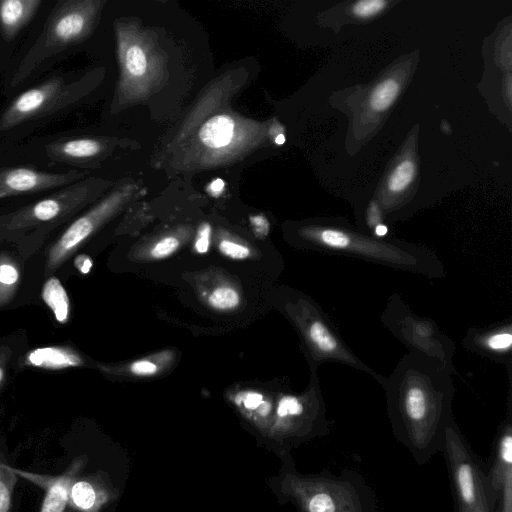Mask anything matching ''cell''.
<instances>
[{
  "label": "cell",
  "mask_w": 512,
  "mask_h": 512,
  "mask_svg": "<svg viewBox=\"0 0 512 512\" xmlns=\"http://www.w3.org/2000/svg\"><path fill=\"white\" fill-rule=\"evenodd\" d=\"M454 372L453 365L409 352L381 384L392 433L419 465L442 451L454 421Z\"/></svg>",
  "instance_id": "cell-1"
},
{
  "label": "cell",
  "mask_w": 512,
  "mask_h": 512,
  "mask_svg": "<svg viewBox=\"0 0 512 512\" xmlns=\"http://www.w3.org/2000/svg\"><path fill=\"white\" fill-rule=\"evenodd\" d=\"M270 487L281 504L291 503L297 512H378L373 490L356 471L345 469L300 473L291 453L282 455Z\"/></svg>",
  "instance_id": "cell-2"
},
{
  "label": "cell",
  "mask_w": 512,
  "mask_h": 512,
  "mask_svg": "<svg viewBox=\"0 0 512 512\" xmlns=\"http://www.w3.org/2000/svg\"><path fill=\"white\" fill-rule=\"evenodd\" d=\"M298 235L307 246L326 254L352 257L427 278L446 275L439 257L425 246L377 238L328 223L303 226Z\"/></svg>",
  "instance_id": "cell-3"
},
{
  "label": "cell",
  "mask_w": 512,
  "mask_h": 512,
  "mask_svg": "<svg viewBox=\"0 0 512 512\" xmlns=\"http://www.w3.org/2000/svg\"><path fill=\"white\" fill-rule=\"evenodd\" d=\"M103 2L61 0L50 12L34 44L15 69L11 87H17L46 60L85 40L92 32Z\"/></svg>",
  "instance_id": "cell-4"
},
{
  "label": "cell",
  "mask_w": 512,
  "mask_h": 512,
  "mask_svg": "<svg viewBox=\"0 0 512 512\" xmlns=\"http://www.w3.org/2000/svg\"><path fill=\"white\" fill-rule=\"evenodd\" d=\"M313 372L311 385L305 394H284L276 403L266 439L270 442L267 446L279 457L304 442L330 432L331 422L326 415L316 368Z\"/></svg>",
  "instance_id": "cell-5"
},
{
  "label": "cell",
  "mask_w": 512,
  "mask_h": 512,
  "mask_svg": "<svg viewBox=\"0 0 512 512\" xmlns=\"http://www.w3.org/2000/svg\"><path fill=\"white\" fill-rule=\"evenodd\" d=\"M441 452L447 462L455 508L468 509L484 503L497 505L488 474L455 420L446 429Z\"/></svg>",
  "instance_id": "cell-6"
},
{
  "label": "cell",
  "mask_w": 512,
  "mask_h": 512,
  "mask_svg": "<svg viewBox=\"0 0 512 512\" xmlns=\"http://www.w3.org/2000/svg\"><path fill=\"white\" fill-rule=\"evenodd\" d=\"M383 326L409 349L452 365L454 342L435 322L412 312L403 298L392 295L381 315Z\"/></svg>",
  "instance_id": "cell-7"
},
{
  "label": "cell",
  "mask_w": 512,
  "mask_h": 512,
  "mask_svg": "<svg viewBox=\"0 0 512 512\" xmlns=\"http://www.w3.org/2000/svg\"><path fill=\"white\" fill-rule=\"evenodd\" d=\"M87 80V76L69 81L63 75H55L23 91L0 115V131L47 117L74 104L85 93Z\"/></svg>",
  "instance_id": "cell-8"
},
{
  "label": "cell",
  "mask_w": 512,
  "mask_h": 512,
  "mask_svg": "<svg viewBox=\"0 0 512 512\" xmlns=\"http://www.w3.org/2000/svg\"><path fill=\"white\" fill-rule=\"evenodd\" d=\"M83 175L78 170L51 173L30 167H5L0 169V199L61 188L80 180Z\"/></svg>",
  "instance_id": "cell-9"
},
{
  "label": "cell",
  "mask_w": 512,
  "mask_h": 512,
  "mask_svg": "<svg viewBox=\"0 0 512 512\" xmlns=\"http://www.w3.org/2000/svg\"><path fill=\"white\" fill-rule=\"evenodd\" d=\"M87 461L88 458L85 455L78 456L73 459L63 473L56 476H39L17 471L16 473L27 476L44 489L45 495L40 512H76L69 502V490Z\"/></svg>",
  "instance_id": "cell-10"
},
{
  "label": "cell",
  "mask_w": 512,
  "mask_h": 512,
  "mask_svg": "<svg viewBox=\"0 0 512 512\" xmlns=\"http://www.w3.org/2000/svg\"><path fill=\"white\" fill-rule=\"evenodd\" d=\"M463 345L470 351L505 365L511 372L512 325L503 323L484 329H470L463 338Z\"/></svg>",
  "instance_id": "cell-11"
},
{
  "label": "cell",
  "mask_w": 512,
  "mask_h": 512,
  "mask_svg": "<svg viewBox=\"0 0 512 512\" xmlns=\"http://www.w3.org/2000/svg\"><path fill=\"white\" fill-rule=\"evenodd\" d=\"M128 196V186L122 187L98 203L87 214L75 220L63 233L56 245L59 258L84 241L96 226L109 216Z\"/></svg>",
  "instance_id": "cell-12"
},
{
  "label": "cell",
  "mask_w": 512,
  "mask_h": 512,
  "mask_svg": "<svg viewBox=\"0 0 512 512\" xmlns=\"http://www.w3.org/2000/svg\"><path fill=\"white\" fill-rule=\"evenodd\" d=\"M117 496V490L102 471L77 477L69 490V502L76 512H99Z\"/></svg>",
  "instance_id": "cell-13"
},
{
  "label": "cell",
  "mask_w": 512,
  "mask_h": 512,
  "mask_svg": "<svg viewBox=\"0 0 512 512\" xmlns=\"http://www.w3.org/2000/svg\"><path fill=\"white\" fill-rule=\"evenodd\" d=\"M106 144L102 139L93 137L61 138L47 144L45 151L54 162L83 165L102 155Z\"/></svg>",
  "instance_id": "cell-14"
},
{
  "label": "cell",
  "mask_w": 512,
  "mask_h": 512,
  "mask_svg": "<svg viewBox=\"0 0 512 512\" xmlns=\"http://www.w3.org/2000/svg\"><path fill=\"white\" fill-rule=\"evenodd\" d=\"M41 0H1L0 34L6 42L12 41L34 18Z\"/></svg>",
  "instance_id": "cell-15"
},
{
  "label": "cell",
  "mask_w": 512,
  "mask_h": 512,
  "mask_svg": "<svg viewBox=\"0 0 512 512\" xmlns=\"http://www.w3.org/2000/svg\"><path fill=\"white\" fill-rule=\"evenodd\" d=\"M234 403L261 436L266 439L275 409L273 403L265 399L262 393L252 390L237 393L234 397Z\"/></svg>",
  "instance_id": "cell-16"
},
{
  "label": "cell",
  "mask_w": 512,
  "mask_h": 512,
  "mask_svg": "<svg viewBox=\"0 0 512 512\" xmlns=\"http://www.w3.org/2000/svg\"><path fill=\"white\" fill-rule=\"evenodd\" d=\"M198 136L202 144L209 149H226L237 137V124L230 115H214L202 125Z\"/></svg>",
  "instance_id": "cell-17"
},
{
  "label": "cell",
  "mask_w": 512,
  "mask_h": 512,
  "mask_svg": "<svg viewBox=\"0 0 512 512\" xmlns=\"http://www.w3.org/2000/svg\"><path fill=\"white\" fill-rule=\"evenodd\" d=\"M118 34L119 56L125 78L139 79L143 77L147 73L149 65L144 48L140 44H128L124 36L120 32Z\"/></svg>",
  "instance_id": "cell-18"
},
{
  "label": "cell",
  "mask_w": 512,
  "mask_h": 512,
  "mask_svg": "<svg viewBox=\"0 0 512 512\" xmlns=\"http://www.w3.org/2000/svg\"><path fill=\"white\" fill-rule=\"evenodd\" d=\"M28 360L34 366L50 369L78 366L82 363L76 354L58 347L37 348L29 353Z\"/></svg>",
  "instance_id": "cell-19"
},
{
  "label": "cell",
  "mask_w": 512,
  "mask_h": 512,
  "mask_svg": "<svg viewBox=\"0 0 512 512\" xmlns=\"http://www.w3.org/2000/svg\"><path fill=\"white\" fill-rule=\"evenodd\" d=\"M42 298L46 305L53 311L58 322L63 323L67 320L69 298L58 278L51 277L46 281L42 290Z\"/></svg>",
  "instance_id": "cell-20"
},
{
  "label": "cell",
  "mask_w": 512,
  "mask_h": 512,
  "mask_svg": "<svg viewBox=\"0 0 512 512\" xmlns=\"http://www.w3.org/2000/svg\"><path fill=\"white\" fill-rule=\"evenodd\" d=\"M400 92V84L393 78L380 82L372 91L370 106L376 111L387 110L397 98Z\"/></svg>",
  "instance_id": "cell-21"
},
{
  "label": "cell",
  "mask_w": 512,
  "mask_h": 512,
  "mask_svg": "<svg viewBox=\"0 0 512 512\" xmlns=\"http://www.w3.org/2000/svg\"><path fill=\"white\" fill-rule=\"evenodd\" d=\"M416 165L410 159L400 162L390 174L387 187L391 193L398 194L406 190L414 180Z\"/></svg>",
  "instance_id": "cell-22"
},
{
  "label": "cell",
  "mask_w": 512,
  "mask_h": 512,
  "mask_svg": "<svg viewBox=\"0 0 512 512\" xmlns=\"http://www.w3.org/2000/svg\"><path fill=\"white\" fill-rule=\"evenodd\" d=\"M17 473L14 468L0 461V512H9Z\"/></svg>",
  "instance_id": "cell-23"
},
{
  "label": "cell",
  "mask_w": 512,
  "mask_h": 512,
  "mask_svg": "<svg viewBox=\"0 0 512 512\" xmlns=\"http://www.w3.org/2000/svg\"><path fill=\"white\" fill-rule=\"evenodd\" d=\"M239 303L238 292L228 286L216 288L209 296V304L218 310H230L237 307Z\"/></svg>",
  "instance_id": "cell-24"
},
{
  "label": "cell",
  "mask_w": 512,
  "mask_h": 512,
  "mask_svg": "<svg viewBox=\"0 0 512 512\" xmlns=\"http://www.w3.org/2000/svg\"><path fill=\"white\" fill-rule=\"evenodd\" d=\"M496 512H512V462L506 465L502 475Z\"/></svg>",
  "instance_id": "cell-25"
},
{
  "label": "cell",
  "mask_w": 512,
  "mask_h": 512,
  "mask_svg": "<svg viewBox=\"0 0 512 512\" xmlns=\"http://www.w3.org/2000/svg\"><path fill=\"white\" fill-rule=\"evenodd\" d=\"M180 246L176 237L167 236L160 239L150 250V255L155 259H162L172 255Z\"/></svg>",
  "instance_id": "cell-26"
},
{
  "label": "cell",
  "mask_w": 512,
  "mask_h": 512,
  "mask_svg": "<svg viewBox=\"0 0 512 512\" xmlns=\"http://www.w3.org/2000/svg\"><path fill=\"white\" fill-rule=\"evenodd\" d=\"M218 248L223 255L231 259L241 260L250 256V249L247 246L232 240H221Z\"/></svg>",
  "instance_id": "cell-27"
},
{
  "label": "cell",
  "mask_w": 512,
  "mask_h": 512,
  "mask_svg": "<svg viewBox=\"0 0 512 512\" xmlns=\"http://www.w3.org/2000/svg\"><path fill=\"white\" fill-rule=\"evenodd\" d=\"M386 5L383 0H362L353 5L352 12L360 18H368L378 14Z\"/></svg>",
  "instance_id": "cell-28"
},
{
  "label": "cell",
  "mask_w": 512,
  "mask_h": 512,
  "mask_svg": "<svg viewBox=\"0 0 512 512\" xmlns=\"http://www.w3.org/2000/svg\"><path fill=\"white\" fill-rule=\"evenodd\" d=\"M211 231V225L207 222H204L199 226L194 242V249L197 253L205 254L208 252L210 247Z\"/></svg>",
  "instance_id": "cell-29"
},
{
  "label": "cell",
  "mask_w": 512,
  "mask_h": 512,
  "mask_svg": "<svg viewBox=\"0 0 512 512\" xmlns=\"http://www.w3.org/2000/svg\"><path fill=\"white\" fill-rule=\"evenodd\" d=\"M130 370L137 376H152L157 373L158 366L149 360L141 359L131 363Z\"/></svg>",
  "instance_id": "cell-30"
},
{
  "label": "cell",
  "mask_w": 512,
  "mask_h": 512,
  "mask_svg": "<svg viewBox=\"0 0 512 512\" xmlns=\"http://www.w3.org/2000/svg\"><path fill=\"white\" fill-rule=\"evenodd\" d=\"M18 280V271L10 265L0 266V282L7 285H12Z\"/></svg>",
  "instance_id": "cell-31"
},
{
  "label": "cell",
  "mask_w": 512,
  "mask_h": 512,
  "mask_svg": "<svg viewBox=\"0 0 512 512\" xmlns=\"http://www.w3.org/2000/svg\"><path fill=\"white\" fill-rule=\"evenodd\" d=\"M251 225L254 232L258 236H265L269 231V223L267 219L261 215L253 216L250 218Z\"/></svg>",
  "instance_id": "cell-32"
},
{
  "label": "cell",
  "mask_w": 512,
  "mask_h": 512,
  "mask_svg": "<svg viewBox=\"0 0 512 512\" xmlns=\"http://www.w3.org/2000/svg\"><path fill=\"white\" fill-rule=\"evenodd\" d=\"M74 265L82 274H88L92 268V260L85 254L78 255L74 260Z\"/></svg>",
  "instance_id": "cell-33"
},
{
  "label": "cell",
  "mask_w": 512,
  "mask_h": 512,
  "mask_svg": "<svg viewBox=\"0 0 512 512\" xmlns=\"http://www.w3.org/2000/svg\"><path fill=\"white\" fill-rule=\"evenodd\" d=\"M455 512H496V506L484 503L468 509L455 508Z\"/></svg>",
  "instance_id": "cell-34"
},
{
  "label": "cell",
  "mask_w": 512,
  "mask_h": 512,
  "mask_svg": "<svg viewBox=\"0 0 512 512\" xmlns=\"http://www.w3.org/2000/svg\"><path fill=\"white\" fill-rule=\"evenodd\" d=\"M387 233L388 227L383 223L376 225L373 229V235L377 238H384Z\"/></svg>",
  "instance_id": "cell-35"
},
{
  "label": "cell",
  "mask_w": 512,
  "mask_h": 512,
  "mask_svg": "<svg viewBox=\"0 0 512 512\" xmlns=\"http://www.w3.org/2000/svg\"><path fill=\"white\" fill-rule=\"evenodd\" d=\"M223 187H224L223 181L220 179H216L215 181H213L211 183L210 190L213 194L218 195L223 190Z\"/></svg>",
  "instance_id": "cell-36"
},
{
  "label": "cell",
  "mask_w": 512,
  "mask_h": 512,
  "mask_svg": "<svg viewBox=\"0 0 512 512\" xmlns=\"http://www.w3.org/2000/svg\"><path fill=\"white\" fill-rule=\"evenodd\" d=\"M275 142H276V144H278V145H282V144H284V142H285V136H284L283 134H279V135H277V136H276V138H275Z\"/></svg>",
  "instance_id": "cell-37"
},
{
  "label": "cell",
  "mask_w": 512,
  "mask_h": 512,
  "mask_svg": "<svg viewBox=\"0 0 512 512\" xmlns=\"http://www.w3.org/2000/svg\"><path fill=\"white\" fill-rule=\"evenodd\" d=\"M2 377H3V370L0 368V382L2 380Z\"/></svg>",
  "instance_id": "cell-38"
}]
</instances>
